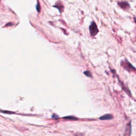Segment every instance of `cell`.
Masks as SVG:
<instances>
[{"label":"cell","mask_w":136,"mask_h":136,"mask_svg":"<svg viewBox=\"0 0 136 136\" xmlns=\"http://www.w3.org/2000/svg\"><path fill=\"white\" fill-rule=\"evenodd\" d=\"M89 31L90 33H91V35L92 36H95L97 34L98 30L97 27V26L96 25V23L93 22L91 25V26H89Z\"/></svg>","instance_id":"cell-1"},{"label":"cell","mask_w":136,"mask_h":136,"mask_svg":"<svg viewBox=\"0 0 136 136\" xmlns=\"http://www.w3.org/2000/svg\"><path fill=\"white\" fill-rule=\"evenodd\" d=\"M130 134H131V124L130 123L127 125L124 136H130Z\"/></svg>","instance_id":"cell-2"},{"label":"cell","mask_w":136,"mask_h":136,"mask_svg":"<svg viewBox=\"0 0 136 136\" xmlns=\"http://www.w3.org/2000/svg\"><path fill=\"white\" fill-rule=\"evenodd\" d=\"M119 5L120 6L121 8H122L123 9L127 10L129 8V5L126 2H122L121 3H119Z\"/></svg>","instance_id":"cell-3"},{"label":"cell","mask_w":136,"mask_h":136,"mask_svg":"<svg viewBox=\"0 0 136 136\" xmlns=\"http://www.w3.org/2000/svg\"><path fill=\"white\" fill-rule=\"evenodd\" d=\"M113 118V116L111 114H106L104 115L103 116H101L99 118L101 120H111Z\"/></svg>","instance_id":"cell-4"},{"label":"cell","mask_w":136,"mask_h":136,"mask_svg":"<svg viewBox=\"0 0 136 136\" xmlns=\"http://www.w3.org/2000/svg\"><path fill=\"white\" fill-rule=\"evenodd\" d=\"M64 119H67V120H77V119L74 118V116H66V117L63 118Z\"/></svg>","instance_id":"cell-5"},{"label":"cell","mask_w":136,"mask_h":136,"mask_svg":"<svg viewBox=\"0 0 136 136\" xmlns=\"http://www.w3.org/2000/svg\"><path fill=\"white\" fill-rule=\"evenodd\" d=\"M84 74L86 75V76L87 77H91V73L89 71H85L84 72Z\"/></svg>","instance_id":"cell-6"},{"label":"cell","mask_w":136,"mask_h":136,"mask_svg":"<svg viewBox=\"0 0 136 136\" xmlns=\"http://www.w3.org/2000/svg\"><path fill=\"white\" fill-rule=\"evenodd\" d=\"M52 117H53V118H58V116H57V115H55V114H54V115H53Z\"/></svg>","instance_id":"cell-7"}]
</instances>
